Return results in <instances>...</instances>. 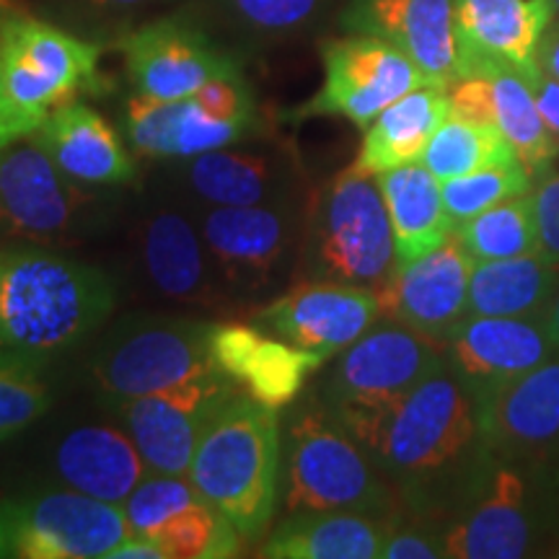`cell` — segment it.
Returning a JSON list of instances; mask_svg holds the SVG:
<instances>
[{"instance_id": "obj_23", "label": "cell", "mask_w": 559, "mask_h": 559, "mask_svg": "<svg viewBox=\"0 0 559 559\" xmlns=\"http://www.w3.org/2000/svg\"><path fill=\"white\" fill-rule=\"evenodd\" d=\"M140 262L160 296L210 306L223 288L200 228L179 207H158L140 228Z\"/></svg>"}, {"instance_id": "obj_25", "label": "cell", "mask_w": 559, "mask_h": 559, "mask_svg": "<svg viewBox=\"0 0 559 559\" xmlns=\"http://www.w3.org/2000/svg\"><path fill=\"white\" fill-rule=\"evenodd\" d=\"M55 472L68 487L122 506L132 489L148 477L151 466L124 428L83 425L58 443Z\"/></svg>"}, {"instance_id": "obj_8", "label": "cell", "mask_w": 559, "mask_h": 559, "mask_svg": "<svg viewBox=\"0 0 559 559\" xmlns=\"http://www.w3.org/2000/svg\"><path fill=\"white\" fill-rule=\"evenodd\" d=\"M0 79L13 107L39 128L81 94H99V47L32 16L0 19Z\"/></svg>"}, {"instance_id": "obj_42", "label": "cell", "mask_w": 559, "mask_h": 559, "mask_svg": "<svg viewBox=\"0 0 559 559\" xmlns=\"http://www.w3.org/2000/svg\"><path fill=\"white\" fill-rule=\"evenodd\" d=\"M451 115L461 120L495 124L492 122V83L487 75H469L459 79L449 86Z\"/></svg>"}, {"instance_id": "obj_9", "label": "cell", "mask_w": 559, "mask_h": 559, "mask_svg": "<svg viewBox=\"0 0 559 559\" xmlns=\"http://www.w3.org/2000/svg\"><path fill=\"white\" fill-rule=\"evenodd\" d=\"M213 324L179 317H130L104 340L91 376L109 402L135 400L213 373Z\"/></svg>"}, {"instance_id": "obj_38", "label": "cell", "mask_w": 559, "mask_h": 559, "mask_svg": "<svg viewBox=\"0 0 559 559\" xmlns=\"http://www.w3.org/2000/svg\"><path fill=\"white\" fill-rule=\"evenodd\" d=\"M241 29L260 37H285L311 24L321 0H221Z\"/></svg>"}, {"instance_id": "obj_47", "label": "cell", "mask_w": 559, "mask_h": 559, "mask_svg": "<svg viewBox=\"0 0 559 559\" xmlns=\"http://www.w3.org/2000/svg\"><path fill=\"white\" fill-rule=\"evenodd\" d=\"M536 60H539L542 73H547L551 79L559 81V21H551L549 29L544 32Z\"/></svg>"}, {"instance_id": "obj_16", "label": "cell", "mask_w": 559, "mask_h": 559, "mask_svg": "<svg viewBox=\"0 0 559 559\" xmlns=\"http://www.w3.org/2000/svg\"><path fill=\"white\" fill-rule=\"evenodd\" d=\"M383 317L379 293L362 285L298 280L254 313L260 330L293 345L332 355L358 342Z\"/></svg>"}, {"instance_id": "obj_49", "label": "cell", "mask_w": 559, "mask_h": 559, "mask_svg": "<svg viewBox=\"0 0 559 559\" xmlns=\"http://www.w3.org/2000/svg\"><path fill=\"white\" fill-rule=\"evenodd\" d=\"M5 3H11V0H0V5H5Z\"/></svg>"}, {"instance_id": "obj_48", "label": "cell", "mask_w": 559, "mask_h": 559, "mask_svg": "<svg viewBox=\"0 0 559 559\" xmlns=\"http://www.w3.org/2000/svg\"><path fill=\"white\" fill-rule=\"evenodd\" d=\"M542 321H544V326H547V330H549L551 340H555L557 347H559V288L555 293V298L549 300L547 309H544Z\"/></svg>"}, {"instance_id": "obj_26", "label": "cell", "mask_w": 559, "mask_h": 559, "mask_svg": "<svg viewBox=\"0 0 559 559\" xmlns=\"http://www.w3.org/2000/svg\"><path fill=\"white\" fill-rule=\"evenodd\" d=\"M187 190L207 205H260L290 198V158L277 148H218L187 158Z\"/></svg>"}, {"instance_id": "obj_27", "label": "cell", "mask_w": 559, "mask_h": 559, "mask_svg": "<svg viewBox=\"0 0 559 559\" xmlns=\"http://www.w3.org/2000/svg\"><path fill=\"white\" fill-rule=\"evenodd\" d=\"M386 539V519L355 510L288 513L264 542L270 559H376Z\"/></svg>"}, {"instance_id": "obj_12", "label": "cell", "mask_w": 559, "mask_h": 559, "mask_svg": "<svg viewBox=\"0 0 559 559\" xmlns=\"http://www.w3.org/2000/svg\"><path fill=\"white\" fill-rule=\"evenodd\" d=\"M304 210L293 198L260 205H210L202 239L221 288L236 298L262 296L296 262Z\"/></svg>"}, {"instance_id": "obj_41", "label": "cell", "mask_w": 559, "mask_h": 559, "mask_svg": "<svg viewBox=\"0 0 559 559\" xmlns=\"http://www.w3.org/2000/svg\"><path fill=\"white\" fill-rule=\"evenodd\" d=\"M534 202L536 239L544 260L559 267V174L544 171L536 177V187L531 192Z\"/></svg>"}, {"instance_id": "obj_18", "label": "cell", "mask_w": 559, "mask_h": 559, "mask_svg": "<svg viewBox=\"0 0 559 559\" xmlns=\"http://www.w3.org/2000/svg\"><path fill=\"white\" fill-rule=\"evenodd\" d=\"M472 267L474 260L453 230L438 249L396 264L394 275L376 290L383 317L443 345L469 317Z\"/></svg>"}, {"instance_id": "obj_17", "label": "cell", "mask_w": 559, "mask_h": 559, "mask_svg": "<svg viewBox=\"0 0 559 559\" xmlns=\"http://www.w3.org/2000/svg\"><path fill=\"white\" fill-rule=\"evenodd\" d=\"M487 449L559 477V355L477 404Z\"/></svg>"}, {"instance_id": "obj_13", "label": "cell", "mask_w": 559, "mask_h": 559, "mask_svg": "<svg viewBox=\"0 0 559 559\" xmlns=\"http://www.w3.org/2000/svg\"><path fill=\"white\" fill-rule=\"evenodd\" d=\"M324 86L296 111L304 117H345L368 128L383 109L430 83L402 50L379 37L349 34L321 47Z\"/></svg>"}, {"instance_id": "obj_7", "label": "cell", "mask_w": 559, "mask_h": 559, "mask_svg": "<svg viewBox=\"0 0 559 559\" xmlns=\"http://www.w3.org/2000/svg\"><path fill=\"white\" fill-rule=\"evenodd\" d=\"M443 368L440 342L389 319L342 349L321 400L360 440L394 404Z\"/></svg>"}, {"instance_id": "obj_33", "label": "cell", "mask_w": 559, "mask_h": 559, "mask_svg": "<svg viewBox=\"0 0 559 559\" xmlns=\"http://www.w3.org/2000/svg\"><path fill=\"white\" fill-rule=\"evenodd\" d=\"M456 236L474 262L513 260L539 251L531 194L502 200L456 226Z\"/></svg>"}, {"instance_id": "obj_44", "label": "cell", "mask_w": 559, "mask_h": 559, "mask_svg": "<svg viewBox=\"0 0 559 559\" xmlns=\"http://www.w3.org/2000/svg\"><path fill=\"white\" fill-rule=\"evenodd\" d=\"M534 96L536 107L542 111V120L547 124L549 135L555 140V148L559 153V81L542 73L539 81L534 83Z\"/></svg>"}, {"instance_id": "obj_43", "label": "cell", "mask_w": 559, "mask_h": 559, "mask_svg": "<svg viewBox=\"0 0 559 559\" xmlns=\"http://www.w3.org/2000/svg\"><path fill=\"white\" fill-rule=\"evenodd\" d=\"M148 3H153V0H68L75 19L96 21V24L99 21H120Z\"/></svg>"}, {"instance_id": "obj_39", "label": "cell", "mask_w": 559, "mask_h": 559, "mask_svg": "<svg viewBox=\"0 0 559 559\" xmlns=\"http://www.w3.org/2000/svg\"><path fill=\"white\" fill-rule=\"evenodd\" d=\"M383 559H440L443 551V526L409 510L396 508L386 519Z\"/></svg>"}, {"instance_id": "obj_21", "label": "cell", "mask_w": 559, "mask_h": 559, "mask_svg": "<svg viewBox=\"0 0 559 559\" xmlns=\"http://www.w3.org/2000/svg\"><path fill=\"white\" fill-rule=\"evenodd\" d=\"M342 26L394 45L436 86L459 81L456 0H349Z\"/></svg>"}, {"instance_id": "obj_6", "label": "cell", "mask_w": 559, "mask_h": 559, "mask_svg": "<svg viewBox=\"0 0 559 559\" xmlns=\"http://www.w3.org/2000/svg\"><path fill=\"white\" fill-rule=\"evenodd\" d=\"M559 534V477L492 453L459 513L443 526L453 559H521Z\"/></svg>"}, {"instance_id": "obj_46", "label": "cell", "mask_w": 559, "mask_h": 559, "mask_svg": "<svg viewBox=\"0 0 559 559\" xmlns=\"http://www.w3.org/2000/svg\"><path fill=\"white\" fill-rule=\"evenodd\" d=\"M107 559H169L164 547L145 534H130L128 539L117 544Z\"/></svg>"}, {"instance_id": "obj_45", "label": "cell", "mask_w": 559, "mask_h": 559, "mask_svg": "<svg viewBox=\"0 0 559 559\" xmlns=\"http://www.w3.org/2000/svg\"><path fill=\"white\" fill-rule=\"evenodd\" d=\"M34 130L37 128H34V124L13 107L9 96H5L3 79H0V151L9 148L11 143H16L21 138L32 135Z\"/></svg>"}, {"instance_id": "obj_28", "label": "cell", "mask_w": 559, "mask_h": 559, "mask_svg": "<svg viewBox=\"0 0 559 559\" xmlns=\"http://www.w3.org/2000/svg\"><path fill=\"white\" fill-rule=\"evenodd\" d=\"M449 88L425 83L376 117L362 135L355 169L379 177L423 158L430 138L449 120Z\"/></svg>"}, {"instance_id": "obj_3", "label": "cell", "mask_w": 559, "mask_h": 559, "mask_svg": "<svg viewBox=\"0 0 559 559\" xmlns=\"http://www.w3.org/2000/svg\"><path fill=\"white\" fill-rule=\"evenodd\" d=\"M187 477L202 500L234 523L243 542L260 539L283 487L280 409L236 391L202 432Z\"/></svg>"}, {"instance_id": "obj_36", "label": "cell", "mask_w": 559, "mask_h": 559, "mask_svg": "<svg viewBox=\"0 0 559 559\" xmlns=\"http://www.w3.org/2000/svg\"><path fill=\"white\" fill-rule=\"evenodd\" d=\"M534 177H531L521 158L506 160V164H492L477 169L464 177L440 181L443 187V202L449 210L453 226L472 221L474 215L485 213L502 200L528 194Z\"/></svg>"}, {"instance_id": "obj_1", "label": "cell", "mask_w": 559, "mask_h": 559, "mask_svg": "<svg viewBox=\"0 0 559 559\" xmlns=\"http://www.w3.org/2000/svg\"><path fill=\"white\" fill-rule=\"evenodd\" d=\"M358 443L402 498V508L445 526L472 495L492 451L477 404L449 366L409 391Z\"/></svg>"}, {"instance_id": "obj_10", "label": "cell", "mask_w": 559, "mask_h": 559, "mask_svg": "<svg viewBox=\"0 0 559 559\" xmlns=\"http://www.w3.org/2000/svg\"><path fill=\"white\" fill-rule=\"evenodd\" d=\"M96 194L70 179L32 135L0 151V230L34 247H70L96 218Z\"/></svg>"}, {"instance_id": "obj_24", "label": "cell", "mask_w": 559, "mask_h": 559, "mask_svg": "<svg viewBox=\"0 0 559 559\" xmlns=\"http://www.w3.org/2000/svg\"><path fill=\"white\" fill-rule=\"evenodd\" d=\"M32 138L70 179L83 185L117 187L138 179V166L122 138L86 104L73 102L55 109Z\"/></svg>"}, {"instance_id": "obj_22", "label": "cell", "mask_w": 559, "mask_h": 559, "mask_svg": "<svg viewBox=\"0 0 559 559\" xmlns=\"http://www.w3.org/2000/svg\"><path fill=\"white\" fill-rule=\"evenodd\" d=\"M215 368L264 407L288 409L330 355L293 345L257 324H213Z\"/></svg>"}, {"instance_id": "obj_19", "label": "cell", "mask_w": 559, "mask_h": 559, "mask_svg": "<svg viewBox=\"0 0 559 559\" xmlns=\"http://www.w3.org/2000/svg\"><path fill=\"white\" fill-rule=\"evenodd\" d=\"M555 0H456L461 75H489L500 68L539 81V41L549 29Z\"/></svg>"}, {"instance_id": "obj_5", "label": "cell", "mask_w": 559, "mask_h": 559, "mask_svg": "<svg viewBox=\"0 0 559 559\" xmlns=\"http://www.w3.org/2000/svg\"><path fill=\"white\" fill-rule=\"evenodd\" d=\"M394 270V230L379 177L349 166L319 187L304 207L296 280L379 290Z\"/></svg>"}, {"instance_id": "obj_34", "label": "cell", "mask_w": 559, "mask_h": 559, "mask_svg": "<svg viewBox=\"0 0 559 559\" xmlns=\"http://www.w3.org/2000/svg\"><path fill=\"white\" fill-rule=\"evenodd\" d=\"M169 559H226L241 555L243 536L221 510L198 498L151 536Z\"/></svg>"}, {"instance_id": "obj_30", "label": "cell", "mask_w": 559, "mask_h": 559, "mask_svg": "<svg viewBox=\"0 0 559 559\" xmlns=\"http://www.w3.org/2000/svg\"><path fill=\"white\" fill-rule=\"evenodd\" d=\"M559 288V267L539 251L513 260L474 262L469 317H542Z\"/></svg>"}, {"instance_id": "obj_50", "label": "cell", "mask_w": 559, "mask_h": 559, "mask_svg": "<svg viewBox=\"0 0 559 559\" xmlns=\"http://www.w3.org/2000/svg\"><path fill=\"white\" fill-rule=\"evenodd\" d=\"M555 9H557V11H559V0H555Z\"/></svg>"}, {"instance_id": "obj_32", "label": "cell", "mask_w": 559, "mask_h": 559, "mask_svg": "<svg viewBox=\"0 0 559 559\" xmlns=\"http://www.w3.org/2000/svg\"><path fill=\"white\" fill-rule=\"evenodd\" d=\"M513 158H519L513 145L502 138V132L495 124L469 122L456 115H449V120L440 124L436 135L430 138L428 148H425L419 160L440 181H445L485 169V166L506 164V160Z\"/></svg>"}, {"instance_id": "obj_37", "label": "cell", "mask_w": 559, "mask_h": 559, "mask_svg": "<svg viewBox=\"0 0 559 559\" xmlns=\"http://www.w3.org/2000/svg\"><path fill=\"white\" fill-rule=\"evenodd\" d=\"M200 498L187 474L153 472L122 502V513L128 519L132 534L153 536L171 515L192 506Z\"/></svg>"}, {"instance_id": "obj_4", "label": "cell", "mask_w": 559, "mask_h": 559, "mask_svg": "<svg viewBox=\"0 0 559 559\" xmlns=\"http://www.w3.org/2000/svg\"><path fill=\"white\" fill-rule=\"evenodd\" d=\"M280 495L288 513L355 510L389 519L396 510L394 487L319 396L288 407Z\"/></svg>"}, {"instance_id": "obj_2", "label": "cell", "mask_w": 559, "mask_h": 559, "mask_svg": "<svg viewBox=\"0 0 559 559\" xmlns=\"http://www.w3.org/2000/svg\"><path fill=\"white\" fill-rule=\"evenodd\" d=\"M115 300V283L96 264L34 243L0 249V349L62 353L102 326Z\"/></svg>"}, {"instance_id": "obj_11", "label": "cell", "mask_w": 559, "mask_h": 559, "mask_svg": "<svg viewBox=\"0 0 559 559\" xmlns=\"http://www.w3.org/2000/svg\"><path fill=\"white\" fill-rule=\"evenodd\" d=\"M130 534L120 506L79 489L0 502V559H107Z\"/></svg>"}, {"instance_id": "obj_35", "label": "cell", "mask_w": 559, "mask_h": 559, "mask_svg": "<svg viewBox=\"0 0 559 559\" xmlns=\"http://www.w3.org/2000/svg\"><path fill=\"white\" fill-rule=\"evenodd\" d=\"M50 404L41 358L0 349V445L37 423Z\"/></svg>"}, {"instance_id": "obj_20", "label": "cell", "mask_w": 559, "mask_h": 559, "mask_svg": "<svg viewBox=\"0 0 559 559\" xmlns=\"http://www.w3.org/2000/svg\"><path fill=\"white\" fill-rule=\"evenodd\" d=\"M124 68L138 94L190 99L207 81L239 70L205 32L179 19H158L120 39Z\"/></svg>"}, {"instance_id": "obj_31", "label": "cell", "mask_w": 559, "mask_h": 559, "mask_svg": "<svg viewBox=\"0 0 559 559\" xmlns=\"http://www.w3.org/2000/svg\"><path fill=\"white\" fill-rule=\"evenodd\" d=\"M492 83V122L502 138L513 145L515 156L526 166L531 177H539L559 156L542 111L536 107V96L531 83L510 68H500L487 75Z\"/></svg>"}, {"instance_id": "obj_40", "label": "cell", "mask_w": 559, "mask_h": 559, "mask_svg": "<svg viewBox=\"0 0 559 559\" xmlns=\"http://www.w3.org/2000/svg\"><path fill=\"white\" fill-rule=\"evenodd\" d=\"M194 102L213 117H221V120L257 122L254 96H251V88L243 81L241 70H234V73L207 81L194 94Z\"/></svg>"}, {"instance_id": "obj_15", "label": "cell", "mask_w": 559, "mask_h": 559, "mask_svg": "<svg viewBox=\"0 0 559 559\" xmlns=\"http://www.w3.org/2000/svg\"><path fill=\"white\" fill-rule=\"evenodd\" d=\"M445 366L474 404L559 355L542 317H466L443 342Z\"/></svg>"}, {"instance_id": "obj_29", "label": "cell", "mask_w": 559, "mask_h": 559, "mask_svg": "<svg viewBox=\"0 0 559 559\" xmlns=\"http://www.w3.org/2000/svg\"><path fill=\"white\" fill-rule=\"evenodd\" d=\"M379 187L394 230L396 264L419 260L456 230L440 179L423 160L379 174Z\"/></svg>"}, {"instance_id": "obj_14", "label": "cell", "mask_w": 559, "mask_h": 559, "mask_svg": "<svg viewBox=\"0 0 559 559\" xmlns=\"http://www.w3.org/2000/svg\"><path fill=\"white\" fill-rule=\"evenodd\" d=\"M241 391L221 370L135 400H117V417L151 472L187 474L202 432L223 404Z\"/></svg>"}]
</instances>
